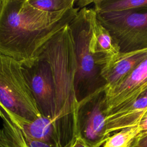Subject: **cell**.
<instances>
[{
  "instance_id": "obj_1",
  "label": "cell",
  "mask_w": 147,
  "mask_h": 147,
  "mask_svg": "<svg viewBox=\"0 0 147 147\" xmlns=\"http://www.w3.org/2000/svg\"><path fill=\"white\" fill-rule=\"evenodd\" d=\"M21 69L41 115L49 118L57 131L60 147L76 139L75 59L68 25L37 52L21 62Z\"/></svg>"
},
{
  "instance_id": "obj_2",
  "label": "cell",
  "mask_w": 147,
  "mask_h": 147,
  "mask_svg": "<svg viewBox=\"0 0 147 147\" xmlns=\"http://www.w3.org/2000/svg\"><path fill=\"white\" fill-rule=\"evenodd\" d=\"M80 9L74 6L49 13L33 7L28 0H4L0 13V53L21 63L32 59Z\"/></svg>"
},
{
  "instance_id": "obj_3",
  "label": "cell",
  "mask_w": 147,
  "mask_h": 147,
  "mask_svg": "<svg viewBox=\"0 0 147 147\" xmlns=\"http://www.w3.org/2000/svg\"><path fill=\"white\" fill-rule=\"evenodd\" d=\"M95 17L94 9L85 7L68 24L75 59L74 86L78 103L105 87L101 73L107 62L94 53L91 44Z\"/></svg>"
},
{
  "instance_id": "obj_4",
  "label": "cell",
  "mask_w": 147,
  "mask_h": 147,
  "mask_svg": "<svg viewBox=\"0 0 147 147\" xmlns=\"http://www.w3.org/2000/svg\"><path fill=\"white\" fill-rule=\"evenodd\" d=\"M0 106L14 118L32 122L41 115L21 62L0 53Z\"/></svg>"
},
{
  "instance_id": "obj_5",
  "label": "cell",
  "mask_w": 147,
  "mask_h": 147,
  "mask_svg": "<svg viewBox=\"0 0 147 147\" xmlns=\"http://www.w3.org/2000/svg\"><path fill=\"white\" fill-rule=\"evenodd\" d=\"M95 14L98 21L113 36L121 52L147 49V10Z\"/></svg>"
},
{
  "instance_id": "obj_6",
  "label": "cell",
  "mask_w": 147,
  "mask_h": 147,
  "mask_svg": "<svg viewBox=\"0 0 147 147\" xmlns=\"http://www.w3.org/2000/svg\"><path fill=\"white\" fill-rule=\"evenodd\" d=\"M105 88L78 103L76 138L89 147H100L110 136L107 133Z\"/></svg>"
},
{
  "instance_id": "obj_7",
  "label": "cell",
  "mask_w": 147,
  "mask_h": 147,
  "mask_svg": "<svg viewBox=\"0 0 147 147\" xmlns=\"http://www.w3.org/2000/svg\"><path fill=\"white\" fill-rule=\"evenodd\" d=\"M146 91L147 58L121 83L111 90H105L107 114L130 105Z\"/></svg>"
},
{
  "instance_id": "obj_8",
  "label": "cell",
  "mask_w": 147,
  "mask_h": 147,
  "mask_svg": "<svg viewBox=\"0 0 147 147\" xmlns=\"http://www.w3.org/2000/svg\"><path fill=\"white\" fill-rule=\"evenodd\" d=\"M146 58L147 49L119 52L113 56L102 69L101 75L108 91L121 83Z\"/></svg>"
},
{
  "instance_id": "obj_9",
  "label": "cell",
  "mask_w": 147,
  "mask_h": 147,
  "mask_svg": "<svg viewBox=\"0 0 147 147\" xmlns=\"http://www.w3.org/2000/svg\"><path fill=\"white\" fill-rule=\"evenodd\" d=\"M147 111V91L130 105L107 114L106 129L110 136L113 132L139 125Z\"/></svg>"
},
{
  "instance_id": "obj_10",
  "label": "cell",
  "mask_w": 147,
  "mask_h": 147,
  "mask_svg": "<svg viewBox=\"0 0 147 147\" xmlns=\"http://www.w3.org/2000/svg\"><path fill=\"white\" fill-rule=\"evenodd\" d=\"M5 112L11 121L28 137L54 147H60L57 131L49 118L40 115L33 121L26 122L14 118Z\"/></svg>"
},
{
  "instance_id": "obj_11",
  "label": "cell",
  "mask_w": 147,
  "mask_h": 147,
  "mask_svg": "<svg viewBox=\"0 0 147 147\" xmlns=\"http://www.w3.org/2000/svg\"><path fill=\"white\" fill-rule=\"evenodd\" d=\"M0 117L3 121L0 129V147H54L28 137L11 121L1 106Z\"/></svg>"
},
{
  "instance_id": "obj_12",
  "label": "cell",
  "mask_w": 147,
  "mask_h": 147,
  "mask_svg": "<svg viewBox=\"0 0 147 147\" xmlns=\"http://www.w3.org/2000/svg\"><path fill=\"white\" fill-rule=\"evenodd\" d=\"M91 44L93 51L107 62L120 52V49L110 32L98 21H94Z\"/></svg>"
},
{
  "instance_id": "obj_13",
  "label": "cell",
  "mask_w": 147,
  "mask_h": 147,
  "mask_svg": "<svg viewBox=\"0 0 147 147\" xmlns=\"http://www.w3.org/2000/svg\"><path fill=\"white\" fill-rule=\"evenodd\" d=\"M95 12L147 10V0H95Z\"/></svg>"
},
{
  "instance_id": "obj_14",
  "label": "cell",
  "mask_w": 147,
  "mask_h": 147,
  "mask_svg": "<svg viewBox=\"0 0 147 147\" xmlns=\"http://www.w3.org/2000/svg\"><path fill=\"white\" fill-rule=\"evenodd\" d=\"M141 131L139 125L121 129L110 135L100 147H131Z\"/></svg>"
},
{
  "instance_id": "obj_15",
  "label": "cell",
  "mask_w": 147,
  "mask_h": 147,
  "mask_svg": "<svg viewBox=\"0 0 147 147\" xmlns=\"http://www.w3.org/2000/svg\"><path fill=\"white\" fill-rule=\"evenodd\" d=\"M33 7L40 10L55 13L74 7L75 0H28Z\"/></svg>"
},
{
  "instance_id": "obj_16",
  "label": "cell",
  "mask_w": 147,
  "mask_h": 147,
  "mask_svg": "<svg viewBox=\"0 0 147 147\" xmlns=\"http://www.w3.org/2000/svg\"><path fill=\"white\" fill-rule=\"evenodd\" d=\"M131 147H147V130L141 131L138 134Z\"/></svg>"
},
{
  "instance_id": "obj_17",
  "label": "cell",
  "mask_w": 147,
  "mask_h": 147,
  "mask_svg": "<svg viewBox=\"0 0 147 147\" xmlns=\"http://www.w3.org/2000/svg\"><path fill=\"white\" fill-rule=\"evenodd\" d=\"M94 1H88V0H75V5L77 6V7L80 9H82L85 7L86 5H88L91 3H93Z\"/></svg>"
},
{
  "instance_id": "obj_18",
  "label": "cell",
  "mask_w": 147,
  "mask_h": 147,
  "mask_svg": "<svg viewBox=\"0 0 147 147\" xmlns=\"http://www.w3.org/2000/svg\"><path fill=\"white\" fill-rule=\"evenodd\" d=\"M70 147H89L81 139L76 138Z\"/></svg>"
},
{
  "instance_id": "obj_19",
  "label": "cell",
  "mask_w": 147,
  "mask_h": 147,
  "mask_svg": "<svg viewBox=\"0 0 147 147\" xmlns=\"http://www.w3.org/2000/svg\"><path fill=\"white\" fill-rule=\"evenodd\" d=\"M3 2H4V0H0V13L2 10L3 5Z\"/></svg>"
},
{
  "instance_id": "obj_20",
  "label": "cell",
  "mask_w": 147,
  "mask_h": 147,
  "mask_svg": "<svg viewBox=\"0 0 147 147\" xmlns=\"http://www.w3.org/2000/svg\"><path fill=\"white\" fill-rule=\"evenodd\" d=\"M146 113H147V111H146V113H145V114H146Z\"/></svg>"
}]
</instances>
